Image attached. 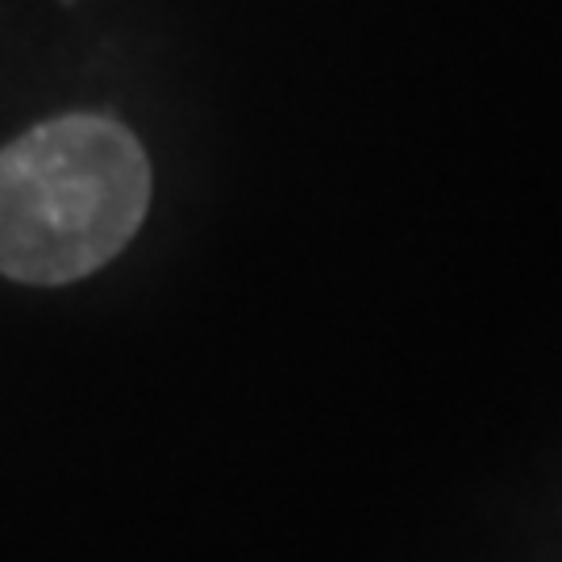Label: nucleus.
Wrapping results in <instances>:
<instances>
[{
    "mask_svg": "<svg viewBox=\"0 0 562 562\" xmlns=\"http://www.w3.org/2000/svg\"><path fill=\"white\" fill-rule=\"evenodd\" d=\"M150 162L109 117L46 121L0 150V276L71 283L92 276L138 234Z\"/></svg>",
    "mask_w": 562,
    "mask_h": 562,
    "instance_id": "1",
    "label": "nucleus"
}]
</instances>
